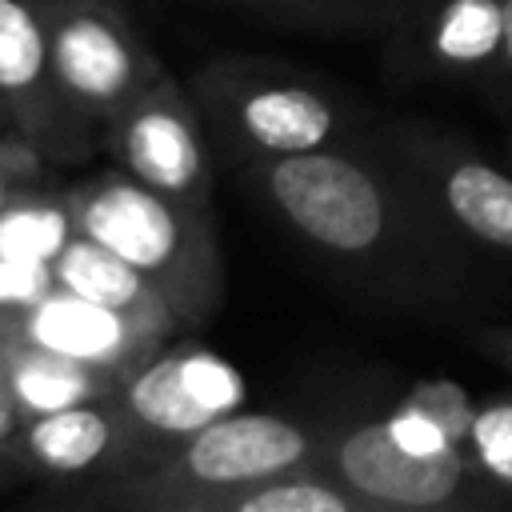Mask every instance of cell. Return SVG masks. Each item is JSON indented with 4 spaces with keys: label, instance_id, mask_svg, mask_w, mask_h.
I'll return each instance as SVG.
<instances>
[{
    "label": "cell",
    "instance_id": "12",
    "mask_svg": "<svg viewBox=\"0 0 512 512\" xmlns=\"http://www.w3.org/2000/svg\"><path fill=\"white\" fill-rule=\"evenodd\" d=\"M12 328L24 340L40 344V348L84 360V364L104 368L112 376H124L136 360H144L148 352L168 344V336L176 332L164 320L132 316V312H120V308L96 304L88 296H76L68 288L44 292L32 308H24L12 320Z\"/></svg>",
    "mask_w": 512,
    "mask_h": 512
},
{
    "label": "cell",
    "instance_id": "21",
    "mask_svg": "<svg viewBox=\"0 0 512 512\" xmlns=\"http://www.w3.org/2000/svg\"><path fill=\"white\" fill-rule=\"evenodd\" d=\"M48 156L20 132H0V212L40 188Z\"/></svg>",
    "mask_w": 512,
    "mask_h": 512
},
{
    "label": "cell",
    "instance_id": "27",
    "mask_svg": "<svg viewBox=\"0 0 512 512\" xmlns=\"http://www.w3.org/2000/svg\"><path fill=\"white\" fill-rule=\"evenodd\" d=\"M504 152H508V160H512V132H508V140H504Z\"/></svg>",
    "mask_w": 512,
    "mask_h": 512
},
{
    "label": "cell",
    "instance_id": "2",
    "mask_svg": "<svg viewBox=\"0 0 512 512\" xmlns=\"http://www.w3.org/2000/svg\"><path fill=\"white\" fill-rule=\"evenodd\" d=\"M72 220L144 272L184 328L212 320L224 300V260L212 228V208L164 196L124 168L96 172L64 188Z\"/></svg>",
    "mask_w": 512,
    "mask_h": 512
},
{
    "label": "cell",
    "instance_id": "3",
    "mask_svg": "<svg viewBox=\"0 0 512 512\" xmlns=\"http://www.w3.org/2000/svg\"><path fill=\"white\" fill-rule=\"evenodd\" d=\"M304 460H320V428H308L284 412L236 408L192 432L156 464L92 480L60 500L124 512H200L208 496Z\"/></svg>",
    "mask_w": 512,
    "mask_h": 512
},
{
    "label": "cell",
    "instance_id": "17",
    "mask_svg": "<svg viewBox=\"0 0 512 512\" xmlns=\"http://www.w3.org/2000/svg\"><path fill=\"white\" fill-rule=\"evenodd\" d=\"M76 232L68 196H44L40 188L16 200L0 212V256L16 260H40L52 264V256L64 248V240Z\"/></svg>",
    "mask_w": 512,
    "mask_h": 512
},
{
    "label": "cell",
    "instance_id": "5",
    "mask_svg": "<svg viewBox=\"0 0 512 512\" xmlns=\"http://www.w3.org/2000/svg\"><path fill=\"white\" fill-rule=\"evenodd\" d=\"M320 464L336 472L368 512H492L512 500L488 480L468 448L416 452L384 412L332 420L320 428Z\"/></svg>",
    "mask_w": 512,
    "mask_h": 512
},
{
    "label": "cell",
    "instance_id": "4",
    "mask_svg": "<svg viewBox=\"0 0 512 512\" xmlns=\"http://www.w3.org/2000/svg\"><path fill=\"white\" fill-rule=\"evenodd\" d=\"M192 96L240 160L320 152L372 132L328 84L268 60H208L192 76Z\"/></svg>",
    "mask_w": 512,
    "mask_h": 512
},
{
    "label": "cell",
    "instance_id": "28",
    "mask_svg": "<svg viewBox=\"0 0 512 512\" xmlns=\"http://www.w3.org/2000/svg\"><path fill=\"white\" fill-rule=\"evenodd\" d=\"M40 4H72V0H40Z\"/></svg>",
    "mask_w": 512,
    "mask_h": 512
},
{
    "label": "cell",
    "instance_id": "11",
    "mask_svg": "<svg viewBox=\"0 0 512 512\" xmlns=\"http://www.w3.org/2000/svg\"><path fill=\"white\" fill-rule=\"evenodd\" d=\"M0 96L12 104L16 132L48 160H72L88 148V128L52 84L48 16L40 0H0Z\"/></svg>",
    "mask_w": 512,
    "mask_h": 512
},
{
    "label": "cell",
    "instance_id": "22",
    "mask_svg": "<svg viewBox=\"0 0 512 512\" xmlns=\"http://www.w3.org/2000/svg\"><path fill=\"white\" fill-rule=\"evenodd\" d=\"M52 288H56V280H52L48 264L0 256V320H16L24 308H32Z\"/></svg>",
    "mask_w": 512,
    "mask_h": 512
},
{
    "label": "cell",
    "instance_id": "6",
    "mask_svg": "<svg viewBox=\"0 0 512 512\" xmlns=\"http://www.w3.org/2000/svg\"><path fill=\"white\" fill-rule=\"evenodd\" d=\"M432 212L476 252L512 264V160H496L464 132L400 116L376 128Z\"/></svg>",
    "mask_w": 512,
    "mask_h": 512
},
{
    "label": "cell",
    "instance_id": "26",
    "mask_svg": "<svg viewBox=\"0 0 512 512\" xmlns=\"http://www.w3.org/2000/svg\"><path fill=\"white\" fill-rule=\"evenodd\" d=\"M0 132H16V116H12V104L0 96Z\"/></svg>",
    "mask_w": 512,
    "mask_h": 512
},
{
    "label": "cell",
    "instance_id": "20",
    "mask_svg": "<svg viewBox=\"0 0 512 512\" xmlns=\"http://www.w3.org/2000/svg\"><path fill=\"white\" fill-rule=\"evenodd\" d=\"M400 400L412 404L420 416H428L436 428H444L456 444L468 448V428H472V416H476V404L480 400H472L464 392V384H456L448 376H424V380L408 384L400 392Z\"/></svg>",
    "mask_w": 512,
    "mask_h": 512
},
{
    "label": "cell",
    "instance_id": "23",
    "mask_svg": "<svg viewBox=\"0 0 512 512\" xmlns=\"http://www.w3.org/2000/svg\"><path fill=\"white\" fill-rule=\"evenodd\" d=\"M472 348L512 380V320H480L468 332Z\"/></svg>",
    "mask_w": 512,
    "mask_h": 512
},
{
    "label": "cell",
    "instance_id": "13",
    "mask_svg": "<svg viewBox=\"0 0 512 512\" xmlns=\"http://www.w3.org/2000/svg\"><path fill=\"white\" fill-rule=\"evenodd\" d=\"M12 448L40 476L68 480V484L108 480V476L132 472V464H136L132 436L124 428V416L112 396L20 420Z\"/></svg>",
    "mask_w": 512,
    "mask_h": 512
},
{
    "label": "cell",
    "instance_id": "29",
    "mask_svg": "<svg viewBox=\"0 0 512 512\" xmlns=\"http://www.w3.org/2000/svg\"><path fill=\"white\" fill-rule=\"evenodd\" d=\"M0 324H4V320H0Z\"/></svg>",
    "mask_w": 512,
    "mask_h": 512
},
{
    "label": "cell",
    "instance_id": "16",
    "mask_svg": "<svg viewBox=\"0 0 512 512\" xmlns=\"http://www.w3.org/2000/svg\"><path fill=\"white\" fill-rule=\"evenodd\" d=\"M200 512H368V504L320 460H304L264 480L224 488L208 496Z\"/></svg>",
    "mask_w": 512,
    "mask_h": 512
},
{
    "label": "cell",
    "instance_id": "7",
    "mask_svg": "<svg viewBox=\"0 0 512 512\" xmlns=\"http://www.w3.org/2000/svg\"><path fill=\"white\" fill-rule=\"evenodd\" d=\"M132 436V468H148L204 424L244 404V376L204 344H160L112 392Z\"/></svg>",
    "mask_w": 512,
    "mask_h": 512
},
{
    "label": "cell",
    "instance_id": "19",
    "mask_svg": "<svg viewBox=\"0 0 512 512\" xmlns=\"http://www.w3.org/2000/svg\"><path fill=\"white\" fill-rule=\"evenodd\" d=\"M468 452L488 472V480L512 500V392L476 404L468 428Z\"/></svg>",
    "mask_w": 512,
    "mask_h": 512
},
{
    "label": "cell",
    "instance_id": "1",
    "mask_svg": "<svg viewBox=\"0 0 512 512\" xmlns=\"http://www.w3.org/2000/svg\"><path fill=\"white\" fill-rule=\"evenodd\" d=\"M240 164L304 252L372 308L420 324H480L508 296L504 264L432 212L376 128L352 144Z\"/></svg>",
    "mask_w": 512,
    "mask_h": 512
},
{
    "label": "cell",
    "instance_id": "10",
    "mask_svg": "<svg viewBox=\"0 0 512 512\" xmlns=\"http://www.w3.org/2000/svg\"><path fill=\"white\" fill-rule=\"evenodd\" d=\"M508 32V0H404L388 32L404 80L492 92Z\"/></svg>",
    "mask_w": 512,
    "mask_h": 512
},
{
    "label": "cell",
    "instance_id": "14",
    "mask_svg": "<svg viewBox=\"0 0 512 512\" xmlns=\"http://www.w3.org/2000/svg\"><path fill=\"white\" fill-rule=\"evenodd\" d=\"M0 376H4V392L12 400V412L20 420L112 396L120 384V376H112L104 368H92L84 360H72V356H60L52 348L24 340L12 324L0 336Z\"/></svg>",
    "mask_w": 512,
    "mask_h": 512
},
{
    "label": "cell",
    "instance_id": "8",
    "mask_svg": "<svg viewBox=\"0 0 512 512\" xmlns=\"http://www.w3.org/2000/svg\"><path fill=\"white\" fill-rule=\"evenodd\" d=\"M44 16L52 84L88 132L108 128L148 84L164 76V64L108 0L44 4Z\"/></svg>",
    "mask_w": 512,
    "mask_h": 512
},
{
    "label": "cell",
    "instance_id": "15",
    "mask_svg": "<svg viewBox=\"0 0 512 512\" xmlns=\"http://www.w3.org/2000/svg\"><path fill=\"white\" fill-rule=\"evenodd\" d=\"M48 268H52L56 288H68L76 296H88L96 304H108V308H120L132 316H148V320L184 328L180 316L172 312V304L164 300V292L144 272H136L124 256H116L100 240L84 236L80 228L64 240V248L52 256Z\"/></svg>",
    "mask_w": 512,
    "mask_h": 512
},
{
    "label": "cell",
    "instance_id": "18",
    "mask_svg": "<svg viewBox=\"0 0 512 512\" xmlns=\"http://www.w3.org/2000/svg\"><path fill=\"white\" fill-rule=\"evenodd\" d=\"M316 32H392L404 0H220Z\"/></svg>",
    "mask_w": 512,
    "mask_h": 512
},
{
    "label": "cell",
    "instance_id": "9",
    "mask_svg": "<svg viewBox=\"0 0 512 512\" xmlns=\"http://www.w3.org/2000/svg\"><path fill=\"white\" fill-rule=\"evenodd\" d=\"M104 144L128 176L176 196L184 204H212V156L204 140V112L168 72L148 84L108 128Z\"/></svg>",
    "mask_w": 512,
    "mask_h": 512
},
{
    "label": "cell",
    "instance_id": "25",
    "mask_svg": "<svg viewBox=\"0 0 512 512\" xmlns=\"http://www.w3.org/2000/svg\"><path fill=\"white\" fill-rule=\"evenodd\" d=\"M8 324H12V320H4V324H0V336H4V328H8ZM4 424L20 428V416L12 412V400H8V392H4V376H0V428H4Z\"/></svg>",
    "mask_w": 512,
    "mask_h": 512
},
{
    "label": "cell",
    "instance_id": "24",
    "mask_svg": "<svg viewBox=\"0 0 512 512\" xmlns=\"http://www.w3.org/2000/svg\"><path fill=\"white\" fill-rule=\"evenodd\" d=\"M492 104L508 108L512 116V0H508V32H504V56H500V72H496V84L488 92Z\"/></svg>",
    "mask_w": 512,
    "mask_h": 512
}]
</instances>
